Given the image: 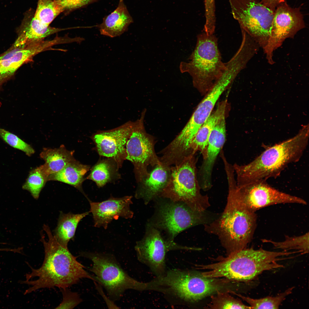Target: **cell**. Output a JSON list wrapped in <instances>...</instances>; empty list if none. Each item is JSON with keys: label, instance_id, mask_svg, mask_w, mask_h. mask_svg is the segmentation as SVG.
Masks as SVG:
<instances>
[{"label": "cell", "instance_id": "cell-7", "mask_svg": "<svg viewBox=\"0 0 309 309\" xmlns=\"http://www.w3.org/2000/svg\"><path fill=\"white\" fill-rule=\"evenodd\" d=\"M194 155L171 166L170 178L159 196L173 202H183L194 211L202 212L206 211L210 204L208 197L200 193Z\"/></svg>", "mask_w": 309, "mask_h": 309}, {"label": "cell", "instance_id": "cell-12", "mask_svg": "<svg viewBox=\"0 0 309 309\" xmlns=\"http://www.w3.org/2000/svg\"><path fill=\"white\" fill-rule=\"evenodd\" d=\"M305 27L303 16L299 8H293L285 2L275 9L271 33L268 43L263 49L268 62L274 63V53L288 38H293Z\"/></svg>", "mask_w": 309, "mask_h": 309}, {"label": "cell", "instance_id": "cell-29", "mask_svg": "<svg viewBox=\"0 0 309 309\" xmlns=\"http://www.w3.org/2000/svg\"><path fill=\"white\" fill-rule=\"evenodd\" d=\"M64 9L56 0H38L34 17L43 24L49 26Z\"/></svg>", "mask_w": 309, "mask_h": 309}, {"label": "cell", "instance_id": "cell-17", "mask_svg": "<svg viewBox=\"0 0 309 309\" xmlns=\"http://www.w3.org/2000/svg\"><path fill=\"white\" fill-rule=\"evenodd\" d=\"M132 196L120 198L111 197L101 202H94L88 199L90 205V212L93 216L94 226L107 228L114 219L119 217L126 219L132 218L134 213L130 209Z\"/></svg>", "mask_w": 309, "mask_h": 309}, {"label": "cell", "instance_id": "cell-31", "mask_svg": "<svg viewBox=\"0 0 309 309\" xmlns=\"http://www.w3.org/2000/svg\"><path fill=\"white\" fill-rule=\"evenodd\" d=\"M48 177L41 165L30 172L22 188L29 191L35 199H37L41 191L48 181Z\"/></svg>", "mask_w": 309, "mask_h": 309}, {"label": "cell", "instance_id": "cell-26", "mask_svg": "<svg viewBox=\"0 0 309 309\" xmlns=\"http://www.w3.org/2000/svg\"><path fill=\"white\" fill-rule=\"evenodd\" d=\"M44 25L33 17L15 43L16 46H21L42 40L46 37L62 30Z\"/></svg>", "mask_w": 309, "mask_h": 309}, {"label": "cell", "instance_id": "cell-21", "mask_svg": "<svg viewBox=\"0 0 309 309\" xmlns=\"http://www.w3.org/2000/svg\"><path fill=\"white\" fill-rule=\"evenodd\" d=\"M133 22L123 0H120L117 8L105 17L99 25L101 34L111 37L119 36L126 31Z\"/></svg>", "mask_w": 309, "mask_h": 309}, {"label": "cell", "instance_id": "cell-1", "mask_svg": "<svg viewBox=\"0 0 309 309\" xmlns=\"http://www.w3.org/2000/svg\"><path fill=\"white\" fill-rule=\"evenodd\" d=\"M43 228L48 238V241H45L41 235L40 239L44 248V260L41 266L37 269L26 262L31 272L26 274L25 281L19 282L31 286L24 294L43 288L57 287L65 289L77 284L82 278L95 281L94 275L85 270V267L78 261L76 257L72 254L68 247L57 241L49 226L44 224Z\"/></svg>", "mask_w": 309, "mask_h": 309}, {"label": "cell", "instance_id": "cell-2", "mask_svg": "<svg viewBox=\"0 0 309 309\" xmlns=\"http://www.w3.org/2000/svg\"><path fill=\"white\" fill-rule=\"evenodd\" d=\"M228 194L224 211L213 221L205 225L207 231L217 235L229 254L246 248L256 227L255 212L246 209L240 202L234 177H227Z\"/></svg>", "mask_w": 309, "mask_h": 309}, {"label": "cell", "instance_id": "cell-40", "mask_svg": "<svg viewBox=\"0 0 309 309\" xmlns=\"http://www.w3.org/2000/svg\"></svg>", "mask_w": 309, "mask_h": 309}, {"label": "cell", "instance_id": "cell-4", "mask_svg": "<svg viewBox=\"0 0 309 309\" xmlns=\"http://www.w3.org/2000/svg\"><path fill=\"white\" fill-rule=\"evenodd\" d=\"M308 134L302 132L292 138L270 147L249 163L233 165L236 183L241 186L266 180L279 175L289 163L299 160L308 144Z\"/></svg>", "mask_w": 309, "mask_h": 309}, {"label": "cell", "instance_id": "cell-27", "mask_svg": "<svg viewBox=\"0 0 309 309\" xmlns=\"http://www.w3.org/2000/svg\"><path fill=\"white\" fill-rule=\"evenodd\" d=\"M115 164L108 160L100 161L92 168L87 178L94 181L99 187L103 186L115 176L117 165Z\"/></svg>", "mask_w": 309, "mask_h": 309}, {"label": "cell", "instance_id": "cell-39", "mask_svg": "<svg viewBox=\"0 0 309 309\" xmlns=\"http://www.w3.org/2000/svg\"><path fill=\"white\" fill-rule=\"evenodd\" d=\"M3 249L2 248H0V251H3Z\"/></svg>", "mask_w": 309, "mask_h": 309}, {"label": "cell", "instance_id": "cell-14", "mask_svg": "<svg viewBox=\"0 0 309 309\" xmlns=\"http://www.w3.org/2000/svg\"><path fill=\"white\" fill-rule=\"evenodd\" d=\"M234 80L232 74L224 72L214 82L186 124L175 137L179 144L185 147L190 146L198 129L210 115L221 95Z\"/></svg>", "mask_w": 309, "mask_h": 309}, {"label": "cell", "instance_id": "cell-30", "mask_svg": "<svg viewBox=\"0 0 309 309\" xmlns=\"http://www.w3.org/2000/svg\"><path fill=\"white\" fill-rule=\"evenodd\" d=\"M294 288V287H292L274 297L267 296L258 299L243 296L233 292H230L237 296L247 303L251 309H278L286 297L292 293Z\"/></svg>", "mask_w": 309, "mask_h": 309}, {"label": "cell", "instance_id": "cell-16", "mask_svg": "<svg viewBox=\"0 0 309 309\" xmlns=\"http://www.w3.org/2000/svg\"><path fill=\"white\" fill-rule=\"evenodd\" d=\"M140 119L128 121L114 128L98 131L92 138L99 154L112 159L118 166L126 157V145L132 132L138 125Z\"/></svg>", "mask_w": 309, "mask_h": 309}, {"label": "cell", "instance_id": "cell-36", "mask_svg": "<svg viewBox=\"0 0 309 309\" xmlns=\"http://www.w3.org/2000/svg\"><path fill=\"white\" fill-rule=\"evenodd\" d=\"M64 9L78 8L97 0H56Z\"/></svg>", "mask_w": 309, "mask_h": 309}, {"label": "cell", "instance_id": "cell-34", "mask_svg": "<svg viewBox=\"0 0 309 309\" xmlns=\"http://www.w3.org/2000/svg\"><path fill=\"white\" fill-rule=\"evenodd\" d=\"M205 22L204 32L208 35L214 34L215 28V0H204Z\"/></svg>", "mask_w": 309, "mask_h": 309}, {"label": "cell", "instance_id": "cell-6", "mask_svg": "<svg viewBox=\"0 0 309 309\" xmlns=\"http://www.w3.org/2000/svg\"><path fill=\"white\" fill-rule=\"evenodd\" d=\"M189 59V62H181L180 70L189 73L194 86L201 92L208 91L226 68L218 39L214 34L208 35L204 32L198 35L195 47Z\"/></svg>", "mask_w": 309, "mask_h": 309}, {"label": "cell", "instance_id": "cell-18", "mask_svg": "<svg viewBox=\"0 0 309 309\" xmlns=\"http://www.w3.org/2000/svg\"><path fill=\"white\" fill-rule=\"evenodd\" d=\"M225 113L218 120L213 128L209 138L207 156L200 170L201 188L203 190L211 187V175L217 157L221 150L226 139Z\"/></svg>", "mask_w": 309, "mask_h": 309}, {"label": "cell", "instance_id": "cell-15", "mask_svg": "<svg viewBox=\"0 0 309 309\" xmlns=\"http://www.w3.org/2000/svg\"><path fill=\"white\" fill-rule=\"evenodd\" d=\"M238 197L247 209L253 212L270 205L280 204L298 203L306 205L303 199L280 191L266 182L260 180L236 188Z\"/></svg>", "mask_w": 309, "mask_h": 309}, {"label": "cell", "instance_id": "cell-32", "mask_svg": "<svg viewBox=\"0 0 309 309\" xmlns=\"http://www.w3.org/2000/svg\"><path fill=\"white\" fill-rule=\"evenodd\" d=\"M227 292L218 291L211 296V300L207 307L211 309H251L242 301L230 295Z\"/></svg>", "mask_w": 309, "mask_h": 309}, {"label": "cell", "instance_id": "cell-28", "mask_svg": "<svg viewBox=\"0 0 309 309\" xmlns=\"http://www.w3.org/2000/svg\"><path fill=\"white\" fill-rule=\"evenodd\" d=\"M309 233L298 236L290 237L286 236L285 240L282 241H276L266 239H262L263 242L270 243L275 249H280L283 251L292 250L300 251L301 254L309 252Z\"/></svg>", "mask_w": 309, "mask_h": 309}, {"label": "cell", "instance_id": "cell-8", "mask_svg": "<svg viewBox=\"0 0 309 309\" xmlns=\"http://www.w3.org/2000/svg\"><path fill=\"white\" fill-rule=\"evenodd\" d=\"M80 256L92 262L90 270L94 274L96 282L106 290L113 301H118L127 290L145 291V283L130 277L121 267L113 255L95 252H82Z\"/></svg>", "mask_w": 309, "mask_h": 309}, {"label": "cell", "instance_id": "cell-38", "mask_svg": "<svg viewBox=\"0 0 309 309\" xmlns=\"http://www.w3.org/2000/svg\"><path fill=\"white\" fill-rule=\"evenodd\" d=\"M286 0H261L260 2L264 5L275 11L280 5L286 2Z\"/></svg>", "mask_w": 309, "mask_h": 309}, {"label": "cell", "instance_id": "cell-19", "mask_svg": "<svg viewBox=\"0 0 309 309\" xmlns=\"http://www.w3.org/2000/svg\"><path fill=\"white\" fill-rule=\"evenodd\" d=\"M171 166L161 164L153 167L148 175L138 182L135 194L137 199H142L145 203L159 195L168 183L171 176Z\"/></svg>", "mask_w": 309, "mask_h": 309}, {"label": "cell", "instance_id": "cell-11", "mask_svg": "<svg viewBox=\"0 0 309 309\" xmlns=\"http://www.w3.org/2000/svg\"><path fill=\"white\" fill-rule=\"evenodd\" d=\"M173 240L163 238L159 229L150 224L147 227L143 237L135 246L138 260L146 265L156 277L163 275L166 270L165 256L171 250L188 249Z\"/></svg>", "mask_w": 309, "mask_h": 309}, {"label": "cell", "instance_id": "cell-5", "mask_svg": "<svg viewBox=\"0 0 309 309\" xmlns=\"http://www.w3.org/2000/svg\"><path fill=\"white\" fill-rule=\"evenodd\" d=\"M229 281L206 277L195 271L175 269L156 277L152 284L154 291L163 293L172 303L183 305L220 291Z\"/></svg>", "mask_w": 309, "mask_h": 309}, {"label": "cell", "instance_id": "cell-13", "mask_svg": "<svg viewBox=\"0 0 309 309\" xmlns=\"http://www.w3.org/2000/svg\"><path fill=\"white\" fill-rule=\"evenodd\" d=\"M155 143L153 138L145 132L143 118H141L140 122L131 134L126 145V159L134 165L135 177L138 183L148 175L149 166L153 167L161 163L155 152Z\"/></svg>", "mask_w": 309, "mask_h": 309}, {"label": "cell", "instance_id": "cell-23", "mask_svg": "<svg viewBox=\"0 0 309 309\" xmlns=\"http://www.w3.org/2000/svg\"><path fill=\"white\" fill-rule=\"evenodd\" d=\"M74 152L67 150L63 145L57 148H44L40 155L45 163L41 166L48 176L57 173L75 159Z\"/></svg>", "mask_w": 309, "mask_h": 309}, {"label": "cell", "instance_id": "cell-20", "mask_svg": "<svg viewBox=\"0 0 309 309\" xmlns=\"http://www.w3.org/2000/svg\"><path fill=\"white\" fill-rule=\"evenodd\" d=\"M52 45L51 41L41 40L31 43L26 48L15 50L8 58L0 60V78L13 74L24 63Z\"/></svg>", "mask_w": 309, "mask_h": 309}, {"label": "cell", "instance_id": "cell-9", "mask_svg": "<svg viewBox=\"0 0 309 309\" xmlns=\"http://www.w3.org/2000/svg\"><path fill=\"white\" fill-rule=\"evenodd\" d=\"M231 13L243 30L263 49L270 37L275 11L258 0H229Z\"/></svg>", "mask_w": 309, "mask_h": 309}, {"label": "cell", "instance_id": "cell-22", "mask_svg": "<svg viewBox=\"0 0 309 309\" xmlns=\"http://www.w3.org/2000/svg\"><path fill=\"white\" fill-rule=\"evenodd\" d=\"M227 101H224L218 105L215 110L211 113L206 121L198 130L190 146V154H195L199 151L203 160L207 156V148L211 131L216 122L223 113H225Z\"/></svg>", "mask_w": 309, "mask_h": 309}, {"label": "cell", "instance_id": "cell-35", "mask_svg": "<svg viewBox=\"0 0 309 309\" xmlns=\"http://www.w3.org/2000/svg\"><path fill=\"white\" fill-rule=\"evenodd\" d=\"M60 289L63 295V300L56 308L73 309L82 302L78 293L71 291L68 288Z\"/></svg>", "mask_w": 309, "mask_h": 309}, {"label": "cell", "instance_id": "cell-10", "mask_svg": "<svg viewBox=\"0 0 309 309\" xmlns=\"http://www.w3.org/2000/svg\"><path fill=\"white\" fill-rule=\"evenodd\" d=\"M217 217L206 211H194L183 202L170 201L160 205L154 220L149 224L165 231L169 235V239L173 240L184 230L198 225L209 224Z\"/></svg>", "mask_w": 309, "mask_h": 309}, {"label": "cell", "instance_id": "cell-33", "mask_svg": "<svg viewBox=\"0 0 309 309\" xmlns=\"http://www.w3.org/2000/svg\"><path fill=\"white\" fill-rule=\"evenodd\" d=\"M0 137L13 148L24 152L30 156L34 153V149L15 135L0 128Z\"/></svg>", "mask_w": 309, "mask_h": 309}, {"label": "cell", "instance_id": "cell-37", "mask_svg": "<svg viewBox=\"0 0 309 309\" xmlns=\"http://www.w3.org/2000/svg\"><path fill=\"white\" fill-rule=\"evenodd\" d=\"M96 288L99 294L103 298L108 308L109 309H118L120 308L108 297L106 295L102 287L98 283L94 281Z\"/></svg>", "mask_w": 309, "mask_h": 309}, {"label": "cell", "instance_id": "cell-24", "mask_svg": "<svg viewBox=\"0 0 309 309\" xmlns=\"http://www.w3.org/2000/svg\"><path fill=\"white\" fill-rule=\"evenodd\" d=\"M90 168L89 165L82 164L75 159L59 172L49 175L47 181H57L68 184L84 194L82 186L84 176Z\"/></svg>", "mask_w": 309, "mask_h": 309}, {"label": "cell", "instance_id": "cell-3", "mask_svg": "<svg viewBox=\"0 0 309 309\" xmlns=\"http://www.w3.org/2000/svg\"><path fill=\"white\" fill-rule=\"evenodd\" d=\"M284 255L282 252L261 248H246L231 253L215 263L197 266V269L204 270L201 273L206 277L247 282L264 271L283 268L278 262L283 260Z\"/></svg>", "mask_w": 309, "mask_h": 309}, {"label": "cell", "instance_id": "cell-25", "mask_svg": "<svg viewBox=\"0 0 309 309\" xmlns=\"http://www.w3.org/2000/svg\"><path fill=\"white\" fill-rule=\"evenodd\" d=\"M90 213L89 211L74 214L61 212L54 235L57 241L64 247H68V243L74 238L79 223Z\"/></svg>", "mask_w": 309, "mask_h": 309}]
</instances>
